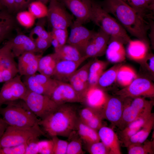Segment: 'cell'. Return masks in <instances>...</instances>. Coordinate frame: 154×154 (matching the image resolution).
<instances>
[{
	"label": "cell",
	"instance_id": "cell-47",
	"mask_svg": "<svg viewBox=\"0 0 154 154\" xmlns=\"http://www.w3.org/2000/svg\"><path fill=\"white\" fill-rule=\"evenodd\" d=\"M37 53L42 54L51 45V40L37 37L34 40Z\"/></svg>",
	"mask_w": 154,
	"mask_h": 154
},
{
	"label": "cell",
	"instance_id": "cell-12",
	"mask_svg": "<svg viewBox=\"0 0 154 154\" xmlns=\"http://www.w3.org/2000/svg\"><path fill=\"white\" fill-rule=\"evenodd\" d=\"M70 11L76 21L83 24L91 21L92 0H58Z\"/></svg>",
	"mask_w": 154,
	"mask_h": 154
},
{
	"label": "cell",
	"instance_id": "cell-48",
	"mask_svg": "<svg viewBox=\"0 0 154 154\" xmlns=\"http://www.w3.org/2000/svg\"><path fill=\"white\" fill-rule=\"evenodd\" d=\"M140 63L144 67L149 74L154 75V54L149 53L145 58Z\"/></svg>",
	"mask_w": 154,
	"mask_h": 154
},
{
	"label": "cell",
	"instance_id": "cell-42",
	"mask_svg": "<svg viewBox=\"0 0 154 154\" xmlns=\"http://www.w3.org/2000/svg\"><path fill=\"white\" fill-rule=\"evenodd\" d=\"M52 139L53 143V154H66L68 142L56 136L52 137Z\"/></svg>",
	"mask_w": 154,
	"mask_h": 154
},
{
	"label": "cell",
	"instance_id": "cell-50",
	"mask_svg": "<svg viewBox=\"0 0 154 154\" xmlns=\"http://www.w3.org/2000/svg\"><path fill=\"white\" fill-rule=\"evenodd\" d=\"M31 0H14L15 10L18 11L24 9L31 3Z\"/></svg>",
	"mask_w": 154,
	"mask_h": 154
},
{
	"label": "cell",
	"instance_id": "cell-22",
	"mask_svg": "<svg viewBox=\"0 0 154 154\" xmlns=\"http://www.w3.org/2000/svg\"><path fill=\"white\" fill-rule=\"evenodd\" d=\"M127 44L126 55L132 60L140 63L149 54L148 43L143 40L131 39Z\"/></svg>",
	"mask_w": 154,
	"mask_h": 154
},
{
	"label": "cell",
	"instance_id": "cell-44",
	"mask_svg": "<svg viewBox=\"0 0 154 154\" xmlns=\"http://www.w3.org/2000/svg\"><path fill=\"white\" fill-rule=\"evenodd\" d=\"M51 33L52 38L57 40L60 47L67 43L68 37L67 29H52Z\"/></svg>",
	"mask_w": 154,
	"mask_h": 154
},
{
	"label": "cell",
	"instance_id": "cell-37",
	"mask_svg": "<svg viewBox=\"0 0 154 154\" xmlns=\"http://www.w3.org/2000/svg\"><path fill=\"white\" fill-rule=\"evenodd\" d=\"M40 19L35 27L31 31L29 37L32 39L33 36L35 35L37 37L52 40L51 32H48L45 29V17Z\"/></svg>",
	"mask_w": 154,
	"mask_h": 154
},
{
	"label": "cell",
	"instance_id": "cell-54",
	"mask_svg": "<svg viewBox=\"0 0 154 154\" xmlns=\"http://www.w3.org/2000/svg\"><path fill=\"white\" fill-rule=\"evenodd\" d=\"M35 0L41 1L42 3H43L46 5V3H47L48 2H49V1L50 0Z\"/></svg>",
	"mask_w": 154,
	"mask_h": 154
},
{
	"label": "cell",
	"instance_id": "cell-27",
	"mask_svg": "<svg viewBox=\"0 0 154 154\" xmlns=\"http://www.w3.org/2000/svg\"><path fill=\"white\" fill-rule=\"evenodd\" d=\"M154 124L153 114L145 125L136 133L133 135L124 145L127 147L132 144H140L146 140L150 133Z\"/></svg>",
	"mask_w": 154,
	"mask_h": 154
},
{
	"label": "cell",
	"instance_id": "cell-24",
	"mask_svg": "<svg viewBox=\"0 0 154 154\" xmlns=\"http://www.w3.org/2000/svg\"><path fill=\"white\" fill-rule=\"evenodd\" d=\"M11 52L6 54L0 61V72L3 82L12 79L19 73L17 64Z\"/></svg>",
	"mask_w": 154,
	"mask_h": 154
},
{
	"label": "cell",
	"instance_id": "cell-38",
	"mask_svg": "<svg viewBox=\"0 0 154 154\" xmlns=\"http://www.w3.org/2000/svg\"><path fill=\"white\" fill-rule=\"evenodd\" d=\"M93 60H91L81 68L77 69L70 78L80 82L88 84L89 69Z\"/></svg>",
	"mask_w": 154,
	"mask_h": 154
},
{
	"label": "cell",
	"instance_id": "cell-26",
	"mask_svg": "<svg viewBox=\"0 0 154 154\" xmlns=\"http://www.w3.org/2000/svg\"><path fill=\"white\" fill-rule=\"evenodd\" d=\"M75 130L82 140L87 145L100 141L98 131L83 123L79 118Z\"/></svg>",
	"mask_w": 154,
	"mask_h": 154
},
{
	"label": "cell",
	"instance_id": "cell-35",
	"mask_svg": "<svg viewBox=\"0 0 154 154\" xmlns=\"http://www.w3.org/2000/svg\"><path fill=\"white\" fill-rule=\"evenodd\" d=\"M129 154H153L154 153V140H146L140 144H132L127 147Z\"/></svg>",
	"mask_w": 154,
	"mask_h": 154
},
{
	"label": "cell",
	"instance_id": "cell-52",
	"mask_svg": "<svg viewBox=\"0 0 154 154\" xmlns=\"http://www.w3.org/2000/svg\"><path fill=\"white\" fill-rule=\"evenodd\" d=\"M10 50L11 49L7 42L0 48V61Z\"/></svg>",
	"mask_w": 154,
	"mask_h": 154
},
{
	"label": "cell",
	"instance_id": "cell-6",
	"mask_svg": "<svg viewBox=\"0 0 154 154\" xmlns=\"http://www.w3.org/2000/svg\"><path fill=\"white\" fill-rule=\"evenodd\" d=\"M22 100L29 109L40 119L45 118L54 112L59 106L49 96L28 90Z\"/></svg>",
	"mask_w": 154,
	"mask_h": 154
},
{
	"label": "cell",
	"instance_id": "cell-14",
	"mask_svg": "<svg viewBox=\"0 0 154 154\" xmlns=\"http://www.w3.org/2000/svg\"><path fill=\"white\" fill-rule=\"evenodd\" d=\"M110 38V37L100 29L95 32L86 47L84 57L86 59L105 54Z\"/></svg>",
	"mask_w": 154,
	"mask_h": 154
},
{
	"label": "cell",
	"instance_id": "cell-29",
	"mask_svg": "<svg viewBox=\"0 0 154 154\" xmlns=\"http://www.w3.org/2000/svg\"><path fill=\"white\" fill-rule=\"evenodd\" d=\"M107 62L95 59L89 69L88 83L89 86L97 85L99 79L108 65Z\"/></svg>",
	"mask_w": 154,
	"mask_h": 154
},
{
	"label": "cell",
	"instance_id": "cell-16",
	"mask_svg": "<svg viewBox=\"0 0 154 154\" xmlns=\"http://www.w3.org/2000/svg\"><path fill=\"white\" fill-rule=\"evenodd\" d=\"M109 96L98 85L89 86L85 92L82 102L87 107L102 112Z\"/></svg>",
	"mask_w": 154,
	"mask_h": 154
},
{
	"label": "cell",
	"instance_id": "cell-17",
	"mask_svg": "<svg viewBox=\"0 0 154 154\" xmlns=\"http://www.w3.org/2000/svg\"><path fill=\"white\" fill-rule=\"evenodd\" d=\"M42 54L29 52L18 57L17 66L19 74L28 76L35 74L38 71V62Z\"/></svg>",
	"mask_w": 154,
	"mask_h": 154
},
{
	"label": "cell",
	"instance_id": "cell-28",
	"mask_svg": "<svg viewBox=\"0 0 154 154\" xmlns=\"http://www.w3.org/2000/svg\"><path fill=\"white\" fill-rule=\"evenodd\" d=\"M60 59L78 61L86 59L75 48L69 44H65L54 50Z\"/></svg>",
	"mask_w": 154,
	"mask_h": 154
},
{
	"label": "cell",
	"instance_id": "cell-46",
	"mask_svg": "<svg viewBox=\"0 0 154 154\" xmlns=\"http://www.w3.org/2000/svg\"><path fill=\"white\" fill-rule=\"evenodd\" d=\"M38 154H53V143L52 139L39 141Z\"/></svg>",
	"mask_w": 154,
	"mask_h": 154
},
{
	"label": "cell",
	"instance_id": "cell-20",
	"mask_svg": "<svg viewBox=\"0 0 154 154\" xmlns=\"http://www.w3.org/2000/svg\"><path fill=\"white\" fill-rule=\"evenodd\" d=\"M98 131L101 141L109 149L110 154H121L119 137L114 131L108 127L103 126Z\"/></svg>",
	"mask_w": 154,
	"mask_h": 154
},
{
	"label": "cell",
	"instance_id": "cell-21",
	"mask_svg": "<svg viewBox=\"0 0 154 154\" xmlns=\"http://www.w3.org/2000/svg\"><path fill=\"white\" fill-rule=\"evenodd\" d=\"M79 119L83 123L98 131L103 126L104 118L102 111L86 107L81 109L79 114Z\"/></svg>",
	"mask_w": 154,
	"mask_h": 154
},
{
	"label": "cell",
	"instance_id": "cell-15",
	"mask_svg": "<svg viewBox=\"0 0 154 154\" xmlns=\"http://www.w3.org/2000/svg\"><path fill=\"white\" fill-rule=\"evenodd\" d=\"M123 99L119 96H109L103 108L104 118L114 126H117L121 119L125 104Z\"/></svg>",
	"mask_w": 154,
	"mask_h": 154
},
{
	"label": "cell",
	"instance_id": "cell-9",
	"mask_svg": "<svg viewBox=\"0 0 154 154\" xmlns=\"http://www.w3.org/2000/svg\"><path fill=\"white\" fill-rule=\"evenodd\" d=\"M46 17L52 29H67L73 23L71 15L58 0H50Z\"/></svg>",
	"mask_w": 154,
	"mask_h": 154
},
{
	"label": "cell",
	"instance_id": "cell-30",
	"mask_svg": "<svg viewBox=\"0 0 154 154\" xmlns=\"http://www.w3.org/2000/svg\"><path fill=\"white\" fill-rule=\"evenodd\" d=\"M145 19H153L154 9L145 0H121Z\"/></svg>",
	"mask_w": 154,
	"mask_h": 154
},
{
	"label": "cell",
	"instance_id": "cell-34",
	"mask_svg": "<svg viewBox=\"0 0 154 154\" xmlns=\"http://www.w3.org/2000/svg\"><path fill=\"white\" fill-rule=\"evenodd\" d=\"M14 21L12 16L2 9H0V39L3 40L12 29Z\"/></svg>",
	"mask_w": 154,
	"mask_h": 154
},
{
	"label": "cell",
	"instance_id": "cell-33",
	"mask_svg": "<svg viewBox=\"0 0 154 154\" xmlns=\"http://www.w3.org/2000/svg\"><path fill=\"white\" fill-rule=\"evenodd\" d=\"M122 64V63L116 64L104 71L99 79L97 85L102 88L108 87L116 82L118 69Z\"/></svg>",
	"mask_w": 154,
	"mask_h": 154
},
{
	"label": "cell",
	"instance_id": "cell-11",
	"mask_svg": "<svg viewBox=\"0 0 154 154\" xmlns=\"http://www.w3.org/2000/svg\"><path fill=\"white\" fill-rule=\"evenodd\" d=\"M70 27L67 43L76 48L84 57L86 47L95 32L88 29L76 20Z\"/></svg>",
	"mask_w": 154,
	"mask_h": 154
},
{
	"label": "cell",
	"instance_id": "cell-57",
	"mask_svg": "<svg viewBox=\"0 0 154 154\" xmlns=\"http://www.w3.org/2000/svg\"><path fill=\"white\" fill-rule=\"evenodd\" d=\"M3 40L0 39V43L1 42H2V41Z\"/></svg>",
	"mask_w": 154,
	"mask_h": 154
},
{
	"label": "cell",
	"instance_id": "cell-53",
	"mask_svg": "<svg viewBox=\"0 0 154 154\" xmlns=\"http://www.w3.org/2000/svg\"><path fill=\"white\" fill-rule=\"evenodd\" d=\"M8 125L3 119L0 117V138Z\"/></svg>",
	"mask_w": 154,
	"mask_h": 154
},
{
	"label": "cell",
	"instance_id": "cell-43",
	"mask_svg": "<svg viewBox=\"0 0 154 154\" xmlns=\"http://www.w3.org/2000/svg\"><path fill=\"white\" fill-rule=\"evenodd\" d=\"M36 80L39 83L53 91L58 81L43 74L36 73L34 75Z\"/></svg>",
	"mask_w": 154,
	"mask_h": 154
},
{
	"label": "cell",
	"instance_id": "cell-3",
	"mask_svg": "<svg viewBox=\"0 0 154 154\" xmlns=\"http://www.w3.org/2000/svg\"><path fill=\"white\" fill-rule=\"evenodd\" d=\"M91 21L110 38L118 40L123 44H127L131 40L121 24L102 8L99 1L95 0H92Z\"/></svg>",
	"mask_w": 154,
	"mask_h": 154
},
{
	"label": "cell",
	"instance_id": "cell-39",
	"mask_svg": "<svg viewBox=\"0 0 154 154\" xmlns=\"http://www.w3.org/2000/svg\"><path fill=\"white\" fill-rule=\"evenodd\" d=\"M16 18L20 25L27 28L31 27L34 25L35 19L29 11L19 12L17 15Z\"/></svg>",
	"mask_w": 154,
	"mask_h": 154
},
{
	"label": "cell",
	"instance_id": "cell-31",
	"mask_svg": "<svg viewBox=\"0 0 154 154\" xmlns=\"http://www.w3.org/2000/svg\"><path fill=\"white\" fill-rule=\"evenodd\" d=\"M137 77L136 72L132 68L122 64L118 69L116 81L120 86L125 87L129 85Z\"/></svg>",
	"mask_w": 154,
	"mask_h": 154
},
{
	"label": "cell",
	"instance_id": "cell-36",
	"mask_svg": "<svg viewBox=\"0 0 154 154\" xmlns=\"http://www.w3.org/2000/svg\"><path fill=\"white\" fill-rule=\"evenodd\" d=\"M28 11L35 18L41 19L46 17L48 9L46 5L41 2L35 1L29 4Z\"/></svg>",
	"mask_w": 154,
	"mask_h": 154
},
{
	"label": "cell",
	"instance_id": "cell-51",
	"mask_svg": "<svg viewBox=\"0 0 154 154\" xmlns=\"http://www.w3.org/2000/svg\"><path fill=\"white\" fill-rule=\"evenodd\" d=\"M2 5L10 11L15 10L14 0H0Z\"/></svg>",
	"mask_w": 154,
	"mask_h": 154
},
{
	"label": "cell",
	"instance_id": "cell-1",
	"mask_svg": "<svg viewBox=\"0 0 154 154\" xmlns=\"http://www.w3.org/2000/svg\"><path fill=\"white\" fill-rule=\"evenodd\" d=\"M99 3L131 35L148 43L147 35L150 23L137 12L121 0H104Z\"/></svg>",
	"mask_w": 154,
	"mask_h": 154
},
{
	"label": "cell",
	"instance_id": "cell-7",
	"mask_svg": "<svg viewBox=\"0 0 154 154\" xmlns=\"http://www.w3.org/2000/svg\"><path fill=\"white\" fill-rule=\"evenodd\" d=\"M129 102H125L121 119L117 126L121 130L143 114L152 111L154 102L143 97L133 98Z\"/></svg>",
	"mask_w": 154,
	"mask_h": 154
},
{
	"label": "cell",
	"instance_id": "cell-13",
	"mask_svg": "<svg viewBox=\"0 0 154 154\" xmlns=\"http://www.w3.org/2000/svg\"><path fill=\"white\" fill-rule=\"evenodd\" d=\"M58 105L68 103L82 102V99L71 85L58 81L50 97Z\"/></svg>",
	"mask_w": 154,
	"mask_h": 154
},
{
	"label": "cell",
	"instance_id": "cell-56",
	"mask_svg": "<svg viewBox=\"0 0 154 154\" xmlns=\"http://www.w3.org/2000/svg\"><path fill=\"white\" fill-rule=\"evenodd\" d=\"M2 105V102L1 101L0 96V108H1V106Z\"/></svg>",
	"mask_w": 154,
	"mask_h": 154
},
{
	"label": "cell",
	"instance_id": "cell-49",
	"mask_svg": "<svg viewBox=\"0 0 154 154\" xmlns=\"http://www.w3.org/2000/svg\"><path fill=\"white\" fill-rule=\"evenodd\" d=\"M38 138H36L32 139L28 142L25 154H38Z\"/></svg>",
	"mask_w": 154,
	"mask_h": 154
},
{
	"label": "cell",
	"instance_id": "cell-4",
	"mask_svg": "<svg viewBox=\"0 0 154 154\" xmlns=\"http://www.w3.org/2000/svg\"><path fill=\"white\" fill-rule=\"evenodd\" d=\"M6 104V107L0 108V114L8 125L29 127L38 124L39 120L23 101L22 104L15 103L13 101Z\"/></svg>",
	"mask_w": 154,
	"mask_h": 154
},
{
	"label": "cell",
	"instance_id": "cell-32",
	"mask_svg": "<svg viewBox=\"0 0 154 154\" xmlns=\"http://www.w3.org/2000/svg\"><path fill=\"white\" fill-rule=\"evenodd\" d=\"M23 81L27 89L31 91L50 97L52 92V90L38 82L36 80L34 75L24 76Z\"/></svg>",
	"mask_w": 154,
	"mask_h": 154
},
{
	"label": "cell",
	"instance_id": "cell-19",
	"mask_svg": "<svg viewBox=\"0 0 154 154\" xmlns=\"http://www.w3.org/2000/svg\"><path fill=\"white\" fill-rule=\"evenodd\" d=\"M85 60L73 61L60 59L57 63L52 76L60 81L68 82L70 77Z\"/></svg>",
	"mask_w": 154,
	"mask_h": 154
},
{
	"label": "cell",
	"instance_id": "cell-25",
	"mask_svg": "<svg viewBox=\"0 0 154 154\" xmlns=\"http://www.w3.org/2000/svg\"><path fill=\"white\" fill-rule=\"evenodd\" d=\"M60 59L55 52L42 56L39 60L38 71L40 74L52 77L57 63Z\"/></svg>",
	"mask_w": 154,
	"mask_h": 154
},
{
	"label": "cell",
	"instance_id": "cell-40",
	"mask_svg": "<svg viewBox=\"0 0 154 154\" xmlns=\"http://www.w3.org/2000/svg\"><path fill=\"white\" fill-rule=\"evenodd\" d=\"M82 140L80 138H75L68 142L66 154H83Z\"/></svg>",
	"mask_w": 154,
	"mask_h": 154
},
{
	"label": "cell",
	"instance_id": "cell-2",
	"mask_svg": "<svg viewBox=\"0 0 154 154\" xmlns=\"http://www.w3.org/2000/svg\"><path fill=\"white\" fill-rule=\"evenodd\" d=\"M78 118L75 108L66 104L60 105L54 112L39 120L38 124L52 137H68L76 130Z\"/></svg>",
	"mask_w": 154,
	"mask_h": 154
},
{
	"label": "cell",
	"instance_id": "cell-45",
	"mask_svg": "<svg viewBox=\"0 0 154 154\" xmlns=\"http://www.w3.org/2000/svg\"><path fill=\"white\" fill-rule=\"evenodd\" d=\"M27 144L0 148V154H25Z\"/></svg>",
	"mask_w": 154,
	"mask_h": 154
},
{
	"label": "cell",
	"instance_id": "cell-5",
	"mask_svg": "<svg viewBox=\"0 0 154 154\" xmlns=\"http://www.w3.org/2000/svg\"><path fill=\"white\" fill-rule=\"evenodd\" d=\"M45 134L39 124L29 127L8 125L0 138V148L20 145Z\"/></svg>",
	"mask_w": 154,
	"mask_h": 154
},
{
	"label": "cell",
	"instance_id": "cell-8",
	"mask_svg": "<svg viewBox=\"0 0 154 154\" xmlns=\"http://www.w3.org/2000/svg\"><path fill=\"white\" fill-rule=\"evenodd\" d=\"M116 94L123 98L138 97L153 98L154 85L147 78L137 77L129 85L117 91Z\"/></svg>",
	"mask_w": 154,
	"mask_h": 154
},
{
	"label": "cell",
	"instance_id": "cell-23",
	"mask_svg": "<svg viewBox=\"0 0 154 154\" xmlns=\"http://www.w3.org/2000/svg\"><path fill=\"white\" fill-rule=\"evenodd\" d=\"M105 54L109 62L115 64L122 63L125 60L126 56L123 44L118 40L110 38Z\"/></svg>",
	"mask_w": 154,
	"mask_h": 154
},
{
	"label": "cell",
	"instance_id": "cell-55",
	"mask_svg": "<svg viewBox=\"0 0 154 154\" xmlns=\"http://www.w3.org/2000/svg\"><path fill=\"white\" fill-rule=\"evenodd\" d=\"M3 6L2 5L0 1V9H2Z\"/></svg>",
	"mask_w": 154,
	"mask_h": 154
},
{
	"label": "cell",
	"instance_id": "cell-10",
	"mask_svg": "<svg viewBox=\"0 0 154 154\" xmlns=\"http://www.w3.org/2000/svg\"><path fill=\"white\" fill-rule=\"evenodd\" d=\"M21 76L17 74L14 77L5 82L0 91V96L2 104L22 100L28 89L23 80Z\"/></svg>",
	"mask_w": 154,
	"mask_h": 154
},
{
	"label": "cell",
	"instance_id": "cell-41",
	"mask_svg": "<svg viewBox=\"0 0 154 154\" xmlns=\"http://www.w3.org/2000/svg\"><path fill=\"white\" fill-rule=\"evenodd\" d=\"M87 145L88 151L91 154H110L109 149L101 141Z\"/></svg>",
	"mask_w": 154,
	"mask_h": 154
},
{
	"label": "cell",
	"instance_id": "cell-18",
	"mask_svg": "<svg viewBox=\"0 0 154 154\" xmlns=\"http://www.w3.org/2000/svg\"><path fill=\"white\" fill-rule=\"evenodd\" d=\"M7 43L14 57H18L27 52L37 53L34 40L25 35H18Z\"/></svg>",
	"mask_w": 154,
	"mask_h": 154
}]
</instances>
